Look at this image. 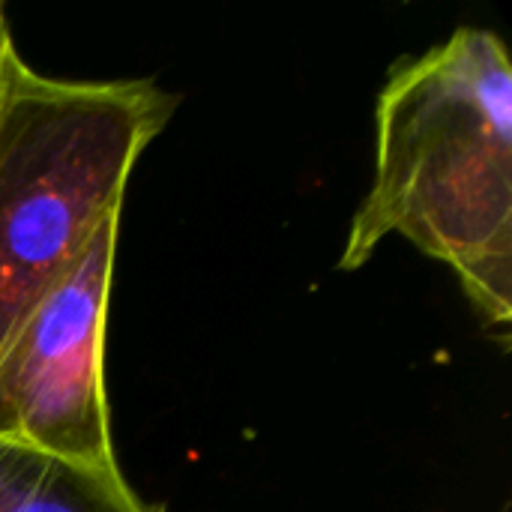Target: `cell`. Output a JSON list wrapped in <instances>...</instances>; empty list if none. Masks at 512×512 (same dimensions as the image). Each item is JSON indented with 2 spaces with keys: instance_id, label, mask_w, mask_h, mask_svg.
<instances>
[{
  "instance_id": "obj_4",
  "label": "cell",
  "mask_w": 512,
  "mask_h": 512,
  "mask_svg": "<svg viewBox=\"0 0 512 512\" xmlns=\"http://www.w3.org/2000/svg\"><path fill=\"white\" fill-rule=\"evenodd\" d=\"M0 512H153L114 465L0 441Z\"/></svg>"
},
{
  "instance_id": "obj_5",
  "label": "cell",
  "mask_w": 512,
  "mask_h": 512,
  "mask_svg": "<svg viewBox=\"0 0 512 512\" xmlns=\"http://www.w3.org/2000/svg\"><path fill=\"white\" fill-rule=\"evenodd\" d=\"M15 51V42H12V33H9V24H6V15L0 9V81H3V66H6V57Z\"/></svg>"
},
{
  "instance_id": "obj_3",
  "label": "cell",
  "mask_w": 512,
  "mask_h": 512,
  "mask_svg": "<svg viewBox=\"0 0 512 512\" xmlns=\"http://www.w3.org/2000/svg\"><path fill=\"white\" fill-rule=\"evenodd\" d=\"M120 213L39 297L0 351V441L114 465L105 396V321Z\"/></svg>"
},
{
  "instance_id": "obj_2",
  "label": "cell",
  "mask_w": 512,
  "mask_h": 512,
  "mask_svg": "<svg viewBox=\"0 0 512 512\" xmlns=\"http://www.w3.org/2000/svg\"><path fill=\"white\" fill-rule=\"evenodd\" d=\"M180 96L150 78L66 81L18 51L0 81V351L24 315L123 210L138 156Z\"/></svg>"
},
{
  "instance_id": "obj_1",
  "label": "cell",
  "mask_w": 512,
  "mask_h": 512,
  "mask_svg": "<svg viewBox=\"0 0 512 512\" xmlns=\"http://www.w3.org/2000/svg\"><path fill=\"white\" fill-rule=\"evenodd\" d=\"M390 234L447 264L483 321L510 330L512 66L498 33L459 27L384 84L375 177L339 267H363Z\"/></svg>"
}]
</instances>
